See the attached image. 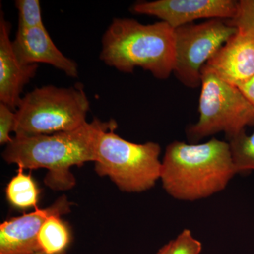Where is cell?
<instances>
[{"mask_svg":"<svg viewBox=\"0 0 254 254\" xmlns=\"http://www.w3.org/2000/svg\"><path fill=\"white\" fill-rule=\"evenodd\" d=\"M202 249L201 242L193 236L190 230L185 229L173 240V248L170 254H200Z\"/></svg>","mask_w":254,"mask_h":254,"instance_id":"ac0fdd59","label":"cell"},{"mask_svg":"<svg viewBox=\"0 0 254 254\" xmlns=\"http://www.w3.org/2000/svg\"><path fill=\"white\" fill-rule=\"evenodd\" d=\"M228 143L237 175L254 170V132L251 135L240 132L229 139Z\"/></svg>","mask_w":254,"mask_h":254,"instance_id":"9a60e30c","label":"cell"},{"mask_svg":"<svg viewBox=\"0 0 254 254\" xmlns=\"http://www.w3.org/2000/svg\"><path fill=\"white\" fill-rule=\"evenodd\" d=\"M236 175L229 143L213 138L203 143H170L160 180L175 199L195 201L225 190Z\"/></svg>","mask_w":254,"mask_h":254,"instance_id":"7a4b0ae2","label":"cell"},{"mask_svg":"<svg viewBox=\"0 0 254 254\" xmlns=\"http://www.w3.org/2000/svg\"><path fill=\"white\" fill-rule=\"evenodd\" d=\"M202 69L235 86L249 81L254 76V36L237 31Z\"/></svg>","mask_w":254,"mask_h":254,"instance_id":"30bf717a","label":"cell"},{"mask_svg":"<svg viewBox=\"0 0 254 254\" xmlns=\"http://www.w3.org/2000/svg\"><path fill=\"white\" fill-rule=\"evenodd\" d=\"M12 46L16 58L24 64H47L69 77H78L77 64L60 51L45 26L18 30Z\"/></svg>","mask_w":254,"mask_h":254,"instance_id":"7c38bea8","label":"cell"},{"mask_svg":"<svg viewBox=\"0 0 254 254\" xmlns=\"http://www.w3.org/2000/svg\"><path fill=\"white\" fill-rule=\"evenodd\" d=\"M15 6L18 10V31L45 26L38 0H16Z\"/></svg>","mask_w":254,"mask_h":254,"instance_id":"2e32d148","label":"cell"},{"mask_svg":"<svg viewBox=\"0 0 254 254\" xmlns=\"http://www.w3.org/2000/svg\"><path fill=\"white\" fill-rule=\"evenodd\" d=\"M199 119L187 127L190 143L224 132L227 139L254 127V107L238 87L222 81L214 73L201 70Z\"/></svg>","mask_w":254,"mask_h":254,"instance_id":"8992f818","label":"cell"},{"mask_svg":"<svg viewBox=\"0 0 254 254\" xmlns=\"http://www.w3.org/2000/svg\"><path fill=\"white\" fill-rule=\"evenodd\" d=\"M118 127L102 133L95 170L100 176H108L120 190L139 193L153 188L160 179L161 148L158 143L127 141L115 133Z\"/></svg>","mask_w":254,"mask_h":254,"instance_id":"5b68a950","label":"cell"},{"mask_svg":"<svg viewBox=\"0 0 254 254\" xmlns=\"http://www.w3.org/2000/svg\"><path fill=\"white\" fill-rule=\"evenodd\" d=\"M34 254H48L46 253V252H43V251H41V252H36ZM57 254H66V252H63V253Z\"/></svg>","mask_w":254,"mask_h":254,"instance_id":"7402d4cb","label":"cell"},{"mask_svg":"<svg viewBox=\"0 0 254 254\" xmlns=\"http://www.w3.org/2000/svg\"><path fill=\"white\" fill-rule=\"evenodd\" d=\"M71 203L62 196L45 209L9 219L0 225V254H34L41 252L38 234L44 222L53 215L70 211Z\"/></svg>","mask_w":254,"mask_h":254,"instance_id":"9c48e42d","label":"cell"},{"mask_svg":"<svg viewBox=\"0 0 254 254\" xmlns=\"http://www.w3.org/2000/svg\"><path fill=\"white\" fill-rule=\"evenodd\" d=\"M8 201L16 208H38L39 190L31 174L23 173V169L18 168L17 175L11 179L6 189Z\"/></svg>","mask_w":254,"mask_h":254,"instance_id":"5bb4252c","label":"cell"},{"mask_svg":"<svg viewBox=\"0 0 254 254\" xmlns=\"http://www.w3.org/2000/svg\"><path fill=\"white\" fill-rule=\"evenodd\" d=\"M61 215H53L41 227L38 240L41 250L48 254L63 253L71 241V232Z\"/></svg>","mask_w":254,"mask_h":254,"instance_id":"4fadbf2b","label":"cell"},{"mask_svg":"<svg viewBox=\"0 0 254 254\" xmlns=\"http://www.w3.org/2000/svg\"><path fill=\"white\" fill-rule=\"evenodd\" d=\"M227 23L238 31L254 36V0H240L237 1L236 15Z\"/></svg>","mask_w":254,"mask_h":254,"instance_id":"e0dca14e","label":"cell"},{"mask_svg":"<svg viewBox=\"0 0 254 254\" xmlns=\"http://www.w3.org/2000/svg\"><path fill=\"white\" fill-rule=\"evenodd\" d=\"M11 26L4 14L0 18V102L16 111L23 88L38 71V64L21 63L13 50Z\"/></svg>","mask_w":254,"mask_h":254,"instance_id":"8fae6325","label":"cell"},{"mask_svg":"<svg viewBox=\"0 0 254 254\" xmlns=\"http://www.w3.org/2000/svg\"><path fill=\"white\" fill-rule=\"evenodd\" d=\"M237 31L219 18L175 29L173 73L177 79L187 88L201 86L202 68Z\"/></svg>","mask_w":254,"mask_h":254,"instance_id":"52a82bcc","label":"cell"},{"mask_svg":"<svg viewBox=\"0 0 254 254\" xmlns=\"http://www.w3.org/2000/svg\"><path fill=\"white\" fill-rule=\"evenodd\" d=\"M16 127V112L7 105L0 103V143L7 145L12 141L10 136Z\"/></svg>","mask_w":254,"mask_h":254,"instance_id":"d6986e66","label":"cell"},{"mask_svg":"<svg viewBox=\"0 0 254 254\" xmlns=\"http://www.w3.org/2000/svg\"><path fill=\"white\" fill-rule=\"evenodd\" d=\"M235 0H156L138 1L131 6L135 14L155 16L176 29L195 20H230L237 9Z\"/></svg>","mask_w":254,"mask_h":254,"instance_id":"ba28073f","label":"cell"},{"mask_svg":"<svg viewBox=\"0 0 254 254\" xmlns=\"http://www.w3.org/2000/svg\"><path fill=\"white\" fill-rule=\"evenodd\" d=\"M239 88L254 107V76L249 81L239 85Z\"/></svg>","mask_w":254,"mask_h":254,"instance_id":"ffe728a7","label":"cell"},{"mask_svg":"<svg viewBox=\"0 0 254 254\" xmlns=\"http://www.w3.org/2000/svg\"><path fill=\"white\" fill-rule=\"evenodd\" d=\"M118 127L115 120L103 122L95 118L91 123L73 131L37 136H15L6 145L2 158L18 168H44L47 186L55 190H68L76 185L70 168L81 167L96 159L97 147L102 133Z\"/></svg>","mask_w":254,"mask_h":254,"instance_id":"6da1fadb","label":"cell"},{"mask_svg":"<svg viewBox=\"0 0 254 254\" xmlns=\"http://www.w3.org/2000/svg\"><path fill=\"white\" fill-rule=\"evenodd\" d=\"M172 248H173V240L169 242L168 244L164 245L162 248L160 249L158 253L156 254H170L171 252Z\"/></svg>","mask_w":254,"mask_h":254,"instance_id":"44dd1931","label":"cell"},{"mask_svg":"<svg viewBox=\"0 0 254 254\" xmlns=\"http://www.w3.org/2000/svg\"><path fill=\"white\" fill-rule=\"evenodd\" d=\"M90 102L81 86L36 88L21 98L16 110L15 136L73 131L88 123Z\"/></svg>","mask_w":254,"mask_h":254,"instance_id":"277c9868","label":"cell"},{"mask_svg":"<svg viewBox=\"0 0 254 254\" xmlns=\"http://www.w3.org/2000/svg\"><path fill=\"white\" fill-rule=\"evenodd\" d=\"M100 59L121 72L141 67L167 79L175 65V29L161 21L145 25L133 18H115L103 35Z\"/></svg>","mask_w":254,"mask_h":254,"instance_id":"3957f363","label":"cell"}]
</instances>
